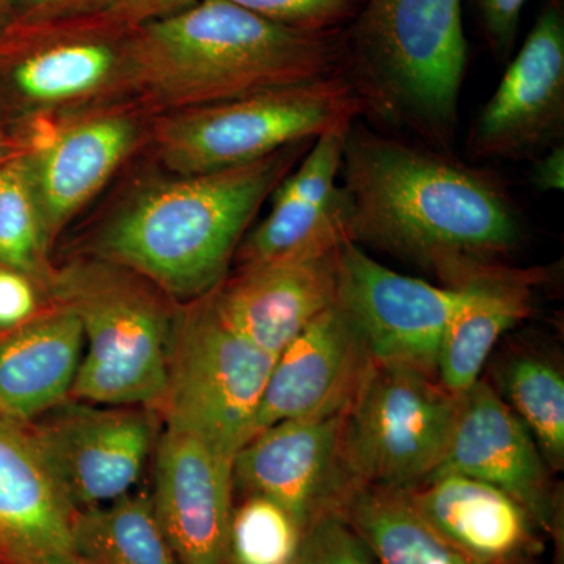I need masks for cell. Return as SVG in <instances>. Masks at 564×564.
Returning <instances> with one entry per match:
<instances>
[{
    "mask_svg": "<svg viewBox=\"0 0 564 564\" xmlns=\"http://www.w3.org/2000/svg\"><path fill=\"white\" fill-rule=\"evenodd\" d=\"M372 364L361 334L334 303L278 355L251 437L278 422L347 413Z\"/></svg>",
    "mask_w": 564,
    "mask_h": 564,
    "instance_id": "16",
    "label": "cell"
},
{
    "mask_svg": "<svg viewBox=\"0 0 564 564\" xmlns=\"http://www.w3.org/2000/svg\"><path fill=\"white\" fill-rule=\"evenodd\" d=\"M340 32L295 31L226 0H195L133 29L126 82L180 110L231 101L340 74Z\"/></svg>",
    "mask_w": 564,
    "mask_h": 564,
    "instance_id": "2",
    "label": "cell"
},
{
    "mask_svg": "<svg viewBox=\"0 0 564 564\" xmlns=\"http://www.w3.org/2000/svg\"><path fill=\"white\" fill-rule=\"evenodd\" d=\"M511 410L554 467L564 462V378L552 364L521 358L505 375Z\"/></svg>",
    "mask_w": 564,
    "mask_h": 564,
    "instance_id": "27",
    "label": "cell"
},
{
    "mask_svg": "<svg viewBox=\"0 0 564 564\" xmlns=\"http://www.w3.org/2000/svg\"><path fill=\"white\" fill-rule=\"evenodd\" d=\"M73 544L80 564H180L148 492L76 511Z\"/></svg>",
    "mask_w": 564,
    "mask_h": 564,
    "instance_id": "25",
    "label": "cell"
},
{
    "mask_svg": "<svg viewBox=\"0 0 564 564\" xmlns=\"http://www.w3.org/2000/svg\"><path fill=\"white\" fill-rule=\"evenodd\" d=\"M304 532L281 505L247 496L232 510L228 564H299Z\"/></svg>",
    "mask_w": 564,
    "mask_h": 564,
    "instance_id": "28",
    "label": "cell"
},
{
    "mask_svg": "<svg viewBox=\"0 0 564 564\" xmlns=\"http://www.w3.org/2000/svg\"><path fill=\"white\" fill-rule=\"evenodd\" d=\"M564 9L549 0L499 87L475 118V159H522L563 143Z\"/></svg>",
    "mask_w": 564,
    "mask_h": 564,
    "instance_id": "12",
    "label": "cell"
},
{
    "mask_svg": "<svg viewBox=\"0 0 564 564\" xmlns=\"http://www.w3.org/2000/svg\"><path fill=\"white\" fill-rule=\"evenodd\" d=\"M458 302V289L393 272L351 240L340 247L336 303L375 364L436 377L441 340Z\"/></svg>",
    "mask_w": 564,
    "mask_h": 564,
    "instance_id": "10",
    "label": "cell"
},
{
    "mask_svg": "<svg viewBox=\"0 0 564 564\" xmlns=\"http://www.w3.org/2000/svg\"><path fill=\"white\" fill-rule=\"evenodd\" d=\"M527 2L529 0H475L485 39L497 57L507 58L513 52Z\"/></svg>",
    "mask_w": 564,
    "mask_h": 564,
    "instance_id": "32",
    "label": "cell"
},
{
    "mask_svg": "<svg viewBox=\"0 0 564 564\" xmlns=\"http://www.w3.org/2000/svg\"><path fill=\"white\" fill-rule=\"evenodd\" d=\"M538 278L533 270L484 263L452 288L458 289L459 302L445 326L436 366L444 389L459 397L480 381L500 337L532 311Z\"/></svg>",
    "mask_w": 564,
    "mask_h": 564,
    "instance_id": "21",
    "label": "cell"
},
{
    "mask_svg": "<svg viewBox=\"0 0 564 564\" xmlns=\"http://www.w3.org/2000/svg\"><path fill=\"white\" fill-rule=\"evenodd\" d=\"M434 378L372 364L345 414L343 459L350 486L406 491L432 477L459 404Z\"/></svg>",
    "mask_w": 564,
    "mask_h": 564,
    "instance_id": "8",
    "label": "cell"
},
{
    "mask_svg": "<svg viewBox=\"0 0 564 564\" xmlns=\"http://www.w3.org/2000/svg\"><path fill=\"white\" fill-rule=\"evenodd\" d=\"M35 292L28 276L0 267V326H20L35 313Z\"/></svg>",
    "mask_w": 564,
    "mask_h": 564,
    "instance_id": "33",
    "label": "cell"
},
{
    "mask_svg": "<svg viewBox=\"0 0 564 564\" xmlns=\"http://www.w3.org/2000/svg\"><path fill=\"white\" fill-rule=\"evenodd\" d=\"M340 50V76L362 113L451 150L469 61L463 0H364Z\"/></svg>",
    "mask_w": 564,
    "mask_h": 564,
    "instance_id": "4",
    "label": "cell"
},
{
    "mask_svg": "<svg viewBox=\"0 0 564 564\" xmlns=\"http://www.w3.org/2000/svg\"><path fill=\"white\" fill-rule=\"evenodd\" d=\"M299 564H373V558L343 516L326 511L304 532Z\"/></svg>",
    "mask_w": 564,
    "mask_h": 564,
    "instance_id": "30",
    "label": "cell"
},
{
    "mask_svg": "<svg viewBox=\"0 0 564 564\" xmlns=\"http://www.w3.org/2000/svg\"><path fill=\"white\" fill-rule=\"evenodd\" d=\"M336 511L378 564H480L444 540L400 489L352 485Z\"/></svg>",
    "mask_w": 564,
    "mask_h": 564,
    "instance_id": "24",
    "label": "cell"
},
{
    "mask_svg": "<svg viewBox=\"0 0 564 564\" xmlns=\"http://www.w3.org/2000/svg\"><path fill=\"white\" fill-rule=\"evenodd\" d=\"M193 2L195 0H91L82 17L96 18L120 28L135 29L170 17L192 6Z\"/></svg>",
    "mask_w": 564,
    "mask_h": 564,
    "instance_id": "31",
    "label": "cell"
},
{
    "mask_svg": "<svg viewBox=\"0 0 564 564\" xmlns=\"http://www.w3.org/2000/svg\"><path fill=\"white\" fill-rule=\"evenodd\" d=\"M39 204L28 159L0 165V267L47 284L52 270L46 254Z\"/></svg>",
    "mask_w": 564,
    "mask_h": 564,
    "instance_id": "26",
    "label": "cell"
},
{
    "mask_svg": "<svg viewBox=\"0 0 564 564\" xmlns=\"http://www.w3.org/2000/svg\"><path fill=\"white\" fill-rule=\"evenodd\" d=\"M403 492L444 540L474 562L514 564L532 552V516L496 486L447 474Z\"/></svg>",
    "mask_w": 564,
    "mask_h": 564,
    "instance_id": "20",
    "label": "cell"
},
{
    "mask_svg": "<svg viewBox=\"0 0 564 564\" xmlns=\"http://www.w3.org/2000/svg\"><path fill=\"white\" fill-rule=\"evenodd\" d=\"M74 513L31 425L0 411V564H80Z\"/></svg>",
    "mask_w": 564,
    "mask_h": 564,
    "instance_id": "18",
    "label": "cell"
},
{
    "mask_svg": "<svg viewBox=\"0 0 564 564\" xmlns=\"http://www.w3.org/2000/svg\"><path fill=\"white\" fill-rule=\"evenodd\" d=\"M361 104L340 74L181 110L162 122L158 150L180 176L237 169L273 152L314 140Z\"/></svg>",
    "mask_w": 564,
    "mask_h": 564,
    "instance_id": "6",
    "label": "cell"
},
{
    "mask_svg": "<svg viewBox=\"0 0 564 564\" xmlns=\"http://www.w3.org/2000/svg\"><path fill=\"white\" fill-rule=\"evenodd\" d=\"M358 117L340 118L314 140L313 147L274 188L265 220L240 243L242 265L269 261L299 250L343 221L339 174L345 140Z\"/></svg>",
    "mask_w": 564,
    "mask_h": 564,
    "instance_id": "22",
    "label": "cell"
},
{
    "mask_svg": "<svg viewBox=\"0 0 564 564\" xmlns=\"http://www.w3.org/2000/svg\"><path fill=\"white\" fill-rule=\"evenodd\" d=\"M132 31L91 17L11 28L0 36V55L25 101L62 106L126 82Z\"/></svg>",
    "mask_w": 564,
    "mask_h": 564,
    "instance_id": "15",
    "label": "cell"
},
{
    "mask_svg": "<svg viewBox=\"0 0 564 564\" xmlns=\"http://www.w3.org/2000/svg\"><path fill=\"white\" fill-rule=\"evenodd\" d=\"M284 28L313 33L340 32L364 0H226Z\"/></svg>",
    "mask_w": 564,
    "mask_h": 564,
    "instance_id": "29",
    "label": "cell"
},
{
    "mask_svg": "<svg viewBox=\"0 0 564 564\" xmlns=\"http://www.w3.org/2000/svg\"><path fill=\"white\" fill-rule=\"evenodd\" d=\"M232 455L165 425L155 444V518L180 564H228Z\"/></svg>",
    "mask_w": 564,
    "mask_h": 564,
    "instance_id": "13",
    "label": "cell"
},
{
    "mask_svg": "<svg viewBox=\"0 0 564 564\" xmlns=\"http://www.w3.org/2000/svg\"><path fill=\"white\" fill-rule=\"evenodd\" d=\"M530 184L541 193L564 191V144L549 148L534 159Z\"/></svg>",
    "mask_w": 564,
    "mask_h": 564,
    "instance_id": "35",
    "label": "cell"
},
{
    "mask_svg": "<svg viewBox=\"0 0 564 564\" xmlns=\"http://www.w3.org/2000/svg\"><path fill=\"white\" fill-rule=\"evenodd\" d=\"M462 475L510 494L541 529H555L543 458L518 414L484 381L459 395L451 441L434 475Z\"/></svg>",
    "mask_w": 564,
    "mask_h": 564,
    "instance_id": "17",
    "label": "cell"
},
{
    "mask_svg": "<svg viewBox=\"0 0 564 564\" xmlns=\"http://www.w3.org/2000/svg\"><path fill=\"white\" fill-rule=\"evenodd\" d=\"M79 318L55 304L0 340V411L31 423L65 402L84 355Z\"/></svg>",
    "mask_w": 564,
    "mask_h": 564,
    "instance_id": "23",
    "label": "cell"
},
{
    "mask_svg": "<svg viewBox=\"0 0 564 564\" xmlns=\"http://www.w3.org/2000/svg\"><path fill=\"white\" fill-rule=\"evenodd\" d=\"M55 304L79 318L84 355L70 399L159 411L169 377L174 318L165 293L104 259L52 270Z\"/></svg>",
    "mask_w": 564,
    "mask_h": 564,
    "instance_id": "5",
    "label": "cell"
},
{
    "mask_svg": "<svg viewBox=\"0 0 564 564\" xmlns=\"http://www.w3.org/2000/svg\"><path fill=\"white\" fill-rule=\"evenodd\" d=\"M90 2L91 0H13L11 28H33L82 17Z\"/></svg>",
    "mask_w": 564,
    "mask_h": 564,
    "instance_id": "34",
    "label": "cell"
},
{
    "mask_svg": "<svg viewBox=\"0 0 564 564\" xmlns=\"http://www.w3.org/2000/svg\"><path fill=\"white\" fill-rule=\"evenodd\" d=\"M137 139L139 128L131 117L104 115L69 126L28 159L50 248L131 154Z\"/></svg>",
    "mask_w": 564,
    "mask_h": 564,
    "instance_id": "19",
    "label": "cell"
},
{
    "mask_svg": "<svg viewBox=\"0 0 564 564\" xmlns=\"http://www.w3.org/2000/svg\"><path fill=\"white\" fill-rule=\"evenodd\" d=\"M314 140L148 188L107 223L96 258L132 270L173 299H202L226 280L248 226Z\"/></svg>",
    "mask_w": 564,
    "mask_h": 564,
    "instance_id": "3",
    "label": "cell"
},
{
    "mask_svg": "<svg viewBox=\"0 0 564 564\" xmlns=\"http://www.w3.org/2000/svg\"><path fill=\"white\" fill-rule=\"evenodd\" d=\"M29 425L74 511L102 507L135 491L159 440L151 408L74 399Z\"/></svg>",
    "mask_w": 564,
    "mask_h": 564,
    "instance_id": "9",
    "label": "cell"
},
{
    "mask_svg": "<svg viewBox=\"0 0 564 564\" xmlns=\"http://www.w3.org/2000/svg\"><path fill=\"white\" fill-rule=\"evenodd\" d=\"M13 0H0V36L11 28L13 21V9H11Z\"/></svg>",
    "mask_w": 564,
    "mask_h": 564,
    "instance_id": "36",
    "label": "cell"
},
{
    "mask_svg": "<svg viewBox=\"0 0 564 564\" xmlns=\"http://www.w3.org/2000/svg\"><path fill=\"white\" fill-rule=\"evenodd\" d=\"M0 158H2V139H0Z\"/></svg>",
    "mask_w": 564,
    "mask_h": 564,
    "instance_id": "37",
    "label": "cell"
},
{
    "mask_svg": "<svg viewBox=\"0 0 564 564\" xmlns=\"http://www.w3.org/2000/svg\"><path fill=\"white\" fill-rule=\"evenodd\" d=\"M345 414L291 419L256 433L234 455V486L281 505L304 530L336 511L350 488L340 477Z\"/></svg>",
    "mask_w": 564,
    "mask_h": 564,
    "instance_id": "14",
    "label": "cell"
},
{
    "mask_svg": "<svg viewBox=\"0 0 564 564\" xmlns=\"http://www.w3.org/2000/svg\"><path fill=\"white\" fill-rule=\"evenodd\" d=\"M339 206L348 240L419 262L445 288L524 237L521 210L496 174L358 118L345 140Z\"/></svg>",
    "mask_w": 564,
    "mask_h": 564,
    "instance_id": "1",
    "label": "cell"
},
{
    "mask_svg": "<svg viewBox=\"0 0 564 564\" xmlns=\"http://www.w3.org/2000/svg\"><path fill=\"white\" fill-rule=\"evenodd\" d=\"M343 221L313 242L269 261L242 265L212 291L223 321L256 347L280 355L337 299Z\"/></svg>",
    "mask_w": 564,
    "mask_h": 564,
    "instance_id": "11",
    "label": "cell"
},
{
    "mask_svg": "<svg viewBox=\"0 0 564 564\" xmlns=\"http://www.w3.org/2000/svg\"><path fill=\"white\" fill-rule=\"evenodd\" d=\"M276 356L223 321L212 292L176 313L169 377L159 411L229 455L250 441Z\"/></svg>",
    "mask_w": 564,
    "mask_h": 564,
    "instance_id": "7",
    "label": "cell"
}]
</instances>
